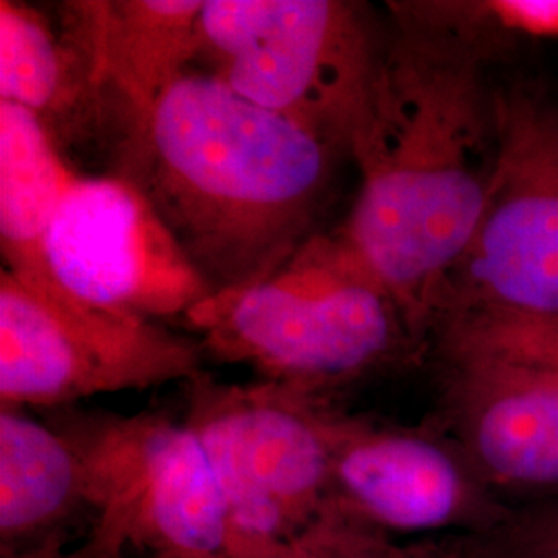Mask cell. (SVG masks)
Wrapping results in <instances>:
<instances>
[{
    "label": "cell",
    "instance_id": "obj_17",
    "mask_svg": "<svg viewBox=\"0 0 558 558\" xmlns=\"http://www.w3.org/2000/svg\"><path fill=\"white\" fill-rule=\"evenodd\" d=\"M558 550V499L515 509L488 536H476V558H539Z\"/></svg>",
    "mask_w": 558,
    "mask_h": 558
},
{
    "label": "cell",
    "instance_id": "obj_7",
    "mask_svg": "<svg viewBox=\"0 0 558 558\" xmlns=\"http://www.w3.org/2000/svg\"><path fill=\"white\" fill-rule=\"evenodd\" d=\"M558 317V101L538 87L500 85V156L476 234L433 311Z\"/></svg>",
    "mask_w": 558,
    "mask_h": 558
},
{
    "label": "cell",
    "instance_id": "obj_3",
    "mask_svg": "<svg viewBox=\"0 0 558 558\" xmlns=\"http://www.w3.org/2000/svg\"><path fill=\"white\" fill-rule=\"evenodd\" d=\"M184 319L205 354L323 399L428 356L398 299L331 232L278 274L218 292Z\"/></svg>",
    "mask_w": 558,
    "mask_h": 558
},
{
    "label": "cell",
    "instance_id": "obj_4",
    "mask_svg": "<svg viewBox=\"0 0 558 558\" xmlns=\"http://www.w3.org/2000/svg\"><path fill=\"white\" fill-rule=\"evenodd\" d=\"M385 25L350 0H205L203 73L350 158L366 120Z\"/></svg>",
    "mask_w": 558,
    "mask_h": 558
},
{
    "label": "cell",
    "instance_id": "obj_12",
    "mask_svg": "<svg viewBox=\"0 0 558 558\" xmlns=\"http://www.w3.org/2000/svg\"><path fill=\"white\" fill-rule=\"evenodd\" d=\"M205 0H83L62 4V36L75 46L117 124L122 161L199 54Z\"/></svg>",
    "mask_w": 558,
    "mask_h": 558
},
{
    "label": "cell",
    "instance_id": "obj_9",
    "mask_svg": "<svg viewBox=\"0 0 558 558\" xmlns=\"http://www.w3.org/2000/svg\"><path fill=\"white\" fill-rule=\"evenodd\" d=\"M325 430L333 507L380 532L488 536L515 511L433 420L401 426L329 401Z\"/></svg>",
    "mask_w": 558,
    "mask_h": 558
},
{
    "label": "cell",
    "instance_id": "obj_10",
    "mask_svg": "<svg viewBox=\"0 0 558 558\" xmlns=\"http://www.w3.org/2000/svg\"><path fill=\"white\" fill-rule=\"evenodd\" d=\"M60 288L101 313L186 317L216 292L133 180L77 174L46 236Z\"/></svg>",
    "mask_w": 558,
    "mask_h": 558
},
{
    "label": "cell",
    "instance_id": "obj_16",
    "mask_svg": "<svg viewBox=\"0 0 558 558\" xmlns=\"http://www.w3.org/2000/svg\"><path fill=\"white\" fill-rule=\"evenodd\" d=\"M251 558H476V539L433 536L399 542L333 507L290 544Z\"/></svg>",
    "mask_w": 558,
    "mask_h": 558
},
{
    "label": "cell",
    "instance_id": "obj_14",
    "mask_svg": "<svg viewBox=\"0 0 558 558\" xmlns=\"http://www.w3.org/2000/svg\"><path fill=\"white\" fill-rule=\"evenodd\" d=\"M0 101L29 110L59 147L62 137L108 122L75 46L15 0H0Z\"/></svg>",
    "mask_w": 558,
    "mask_h": 558
},
{
    "label": "cell",
    "instance_id": "obj_2",
    "mask_svg": "<svg viewBox=\"0 0 558 558\" xmlns=\"http://www.w3.org/2000/svg\"><path fill=\"white\" fill-rule=\"evenodd\" d=\"M339 154L221 81L189 71L120 161L214 292L278 274L320 234Z\"/></svg>",
    "mask_w": 558,
    "mask_h": 558
},
{
    "label": "cell",
    "instance_id": "obj_5",
    "mask_svg": "<svg viewBox=\"0 0 558 558\" xmlns=\"http://www.w3.org/2000/svg\"><path fill=\"white\" fill-rule=\"evenodd\" d=\"M184 385L182 420L220 488L228 558L281 548L333 509L325 410L336 399L271 380L220 383L207 373Z\"/></svg>",
    "mask_w": 558,
    "mask_h": 558
},
{
    "label": "cell",
    "instance_id": "obj_18",
    "mask_svg": "<svg viewBox=\"0 0 558 558\" xmlns=\"http://www.w3.org/2000/svg\"><path fill=\"white\" fill-rule=\"evenodd\" d=\"M38 558H124V550L119 548L117 544L101 538L92 530L77 544L66 546L62 550H57V553H50V555H44V557Z\"/></svg>",
    "mask_w": 558,
    "mask_h": 558
},
{
    "label": "cell",
    "instance_id": "obj_1",
    "mask_svg": "<svg viewBox=\"0 0 558 558\" xmlns=\"http://www.w3.org/2000/svg\"><path fill=\"white\" fill-rule=\"evenodd\" d=\"M500 41L458 2H389L373 100L350 158L356 201L331 234L398 299L430 352L449 271L474 239L500 156Z\"/></svg>",
    "mask_w": 558,
    "mask_h": 558
},
{
    "label": "cell",
    "instance_id": "obj_8",
    "mask_svg": "<svg viewBox=\"0 0 558 558\" xmlns=\"http://www.w3.org/2000/svg\"><path fill=\"white\" fill-rule=\"evenodd\" d=\"M203 345L151 320L57 308L7 269L0 276V401L44 412L81 399L189 383Z\"/></svg>",
    "mask_w": 558,
    "mask_h": 558
},
{
    "label": "cell",
    "instance_id": "obj_15",
    "mask_svg": "<svg viewBox=\"0 0 558 558\" xmlns=\"http://www.w3.org/2000/svg\"><path fill=\"white\" fill-rule=\"evenodd\" d=\"M474 354L558 375V317L476 313L445 320L430 336V354Z\"/></svg>",
    "mask_w": 558,
    "mask_h": 558
},
{
    "label": "cell",
    "instance_id": "obj_19",
    "mask_svg": "<svg viewBox=\"0 0 558 558\" xmlns=\"http://www.w3.org/2000/svg\"><path fill=\"white\" fill-rule=\"evenodd\" d=\"M539 558H558V550H555V553H550V555H544V557Z\"/></svg>",
    "mask_w": 558,
    "mask_h": 558
},
{
    "label": "cell",
    "instance_id": "obj_6",
    "mask_svg": "<svg viewBox=\"0 0 558 558\" xmlns=\"http://www.w3.org/2000/svg\"><path fill=\"white\" fill-rule=\"evenodd\" d=\"M80 459L94 532L143 558H228L226 509L184 420L160 412L48 410Z\"/></svg>",
    "mask_w": 558,
    "mask_h": 558
},
{
    "label": "cell",
    "instance_id": "obj_11",
    "mask_svg": "<svg viewBox=\"0 0 558 558\" xmlns=\"http://www.w3.org/2000/svg\"><path fill=\"white\" fill-rule=\"evenodd\" d=\"M433 422L497 495L558 493V375L507 360L435 354Z\"/></svg>",
    "mask_w": 558,
    "mask_h": 558
},
{
    "label": "cell",
    "instance_id": "obj_13",
    "mask_svg": "<svg viewBox=\"0 0 558 558\" xmlns=\"http://www.w3.org/2000/svg\"><path fill=\"white\" fill-rule=\"evenodd\" d=\"M94 527L80 459L46 420L0 410V555L38 558Z\"/></svg>",
    "mask_w": 558,
    "mask_h": 558
}]
</instances>
